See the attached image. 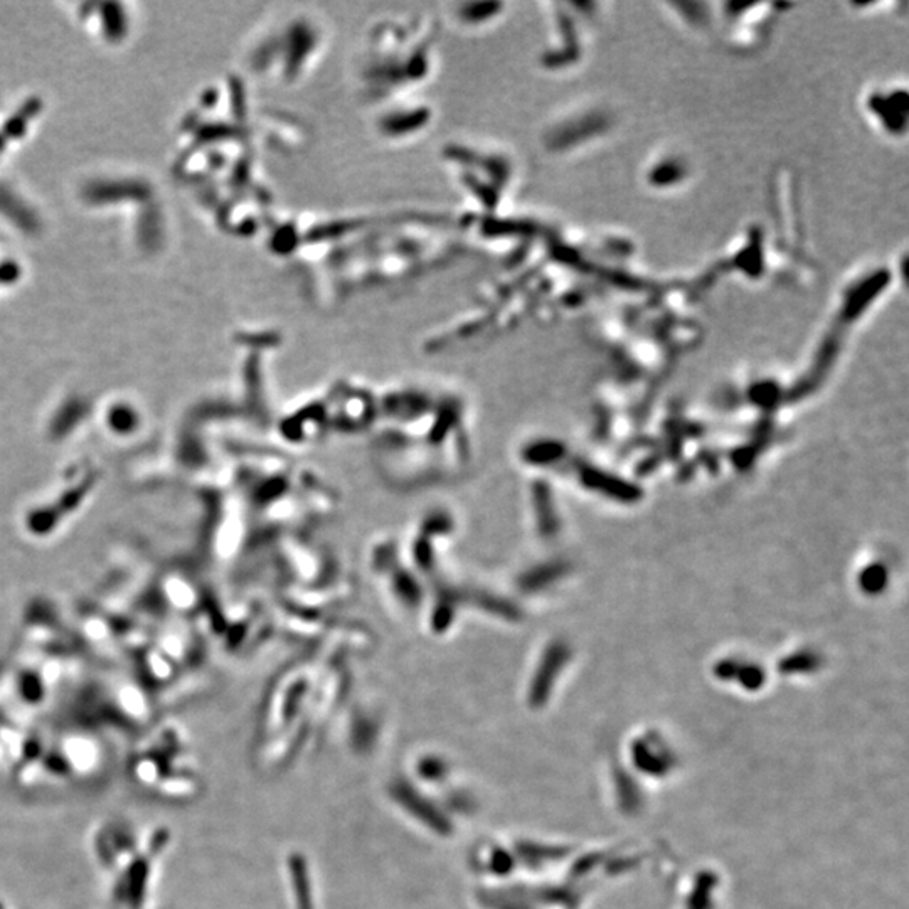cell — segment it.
<instances>
[{"mask_svg": "<svg viewBox=\"0 0 909 909\" xmlns=\"http://www.w3.org/2000/svg\"><path fill=\"white\" fill-rule=\"evenodd\" d=\"M149 881V864L147 860L139 859L132 864L129 872V892L130 905L133 908H139L144 901L145 888Z\"/></svg>", "mask_w": 909, "mask_h": 909, "instance_id": "obj_1", "label": "cell"}, {"mask_svg": "<svg viewBox=\"0 0 909 909\" xmlns=\"http://www.w3.org/2000/svg\"><path fill=\"white\" fill-rule=\"evenodd\" d=\"M0 909H4V908H2V906H0Z\"/></svg>", "mask_w": 909, "mask_h": 909, "instance_id": "obj_2", "label": "cell"}]
</instances>
